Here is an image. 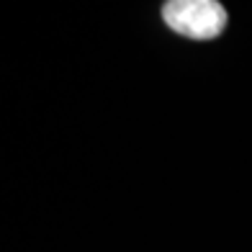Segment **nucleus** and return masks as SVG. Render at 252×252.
Instances as JSON below:
<instances>
[{
	"label": "nucleus",
	"mask_w": 252,
	"mask_h": 252,
	"mask_svg": "<svg viewBox=\"0 0 252 252\" xmlns=\"http://www.w3.org/2000/svg\"><path fill=\"white\" fill-rule=\"evenodd\" d=\"M165 24L188 39H216L226 26V10L219 0H167L162 8Z\"/></svg>",
	"instance_id": "f257e3e1"
}]
</instances>
